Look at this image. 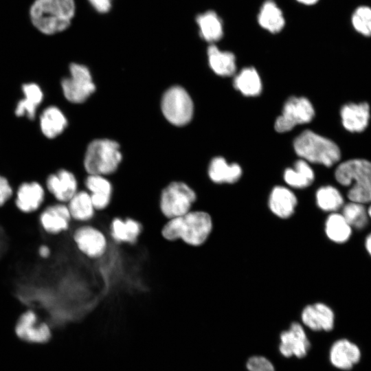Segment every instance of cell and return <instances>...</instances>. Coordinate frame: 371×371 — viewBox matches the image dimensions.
I'll return each instance as SVG.
<instances>
[{"label": "cell", "instance_id": "cell-1", "mask_svg": "<svg viewBox=\"0 0 371 371\" xmlns=\"http://www.w3.org/2000/svg\"><path fill=\"white\" fill-rule=\"evenodd\" d=\"M212 229L211 215L206 211L193 209L181 216L166 220L159 229V235L170 243L180 241L198 247L206 243Z\"/></svg>", "mask_w": 371, "mask_h": 371}, {"label": "cell", "instance_id": "cell-2", "mask_svg": "<svg viewBox=\"0 0 371 371\" xmlns=\"http://www.w3.org/2000/svg\"><path fill=\"white\" fill-rule=\"evenodd\" d=\"M75 12L74 0H35L30 18L40 32L52 35L67 29Z\"/></svg>", "mask_w": 371, "mask_h": 371}, {"label": "cell", "instance_id": "cell-3", "mask_svg": "<svg viewBox=\"0 0 371 371\" xmlns=\"http://www.w3.org/2000/svg\"><path fill=\"white\" fill-rule=\"evenodd\" d=\"M334 175L339 184L350 187L347 194L350 201L371 203V161L364 158L347 159L336 167Z\"/></svg>", "mask_w": 371, "mask_h": 371}, {"label": "cell", "instance_id": "cell-4", "mask_svg": "<svg viewBox=\"0 0 371 371\" xmlns=\"http://www.w3.org/2000/svg\"><path fill=\"white\" fill-rule=\"evenodd\" d=\"M293 148L301 159L328 168L341 157V149L335 142L311 130L304 131L295 137Z\"/></svg>", "mask_w": 371, "mask_h": 371}, {"label": "cell", "instance_id": "cell-5", "mask_svg": "<svg viewBox=\"0 0 371 371\" xmlns=\"http://www.w3.org/2000/svg\"><path fill=\"white\" fill-rule=\"evenodd\" d=\"M197 199V193L186 182L171 181L159 192L158 211L164 221L181 216L193 210Z\"/></svg>", "mask_w": 371, "mask_h": 371}, {"label": "cell", "instance_id": "cell-6", "mask_svg": "<svg viewBox=\"0 0 371 371\" xmlns=\"http://www.w3.org/2000/svg\"><path fill=\"white\" fill-rule=\"evenodd\" d=\"M119 144L109 139H98L87 146L83 166L87 175L105 177L115 173L122 161Z\"/></svg>", "mask_w": 371, "mask_h": 371}, {"label": "cell", "instance_id": "cell-7", "mask_svg": "<svg viewBox=\"0 0 371 371\" xmlns=\"http://www.w3.org/2000/svg\"><path fill=\"white\" fill-rule=\"evenodd\" d=\"M69 236L76 250L87 259L100 260L109 249L110 240L107 234L94 223H73Z\"/></svg>", "mask_w": 371, "mask_h": 371}, {"label": "cell", "instance_id": "cell-8", "mask_svg": "<svg viewBox=\"0 0 371 371\" xmlns=\"http://www.w3.org/2000/svg\"><path fill=\"white\" fill-rule=\"evenodd\" d=\"M161 106L166 119L175 126L186 125L192 118L193 102L186 89L180 86H173L166 91Z\"/></svg>", "mask_w": 371, "mask_h": 371}, {"label": "cell", "instance_id": "cell-9", "mask_svg": "<svg viewBox=\"0 0 371 371\" xmlns=\"http://www.w3.org/2000/svg\"><path fill=\"white\" fill-rule=\"evenodd\" d=\"M18 338L30 344H45L52 337L49 323L34 309L27 308L19 315L14 326Z\"/></svg>", "mask_w": 371, "mask_h": 371}, {"label": "cell", "instance_id": "cell-10", "mask_svg": "<svg viewBox=\"0 0 371 371\" xmlns=\"http://www.w3.org/2000/svg\"><path fill=\"white\" fill-rule=\"evenodd\" d=\"M70 76L61 81L65 98L72 103L84 102L95 90L89 69L85 65L71 63Z\"/></svg>", "mask_w": 371, "mask_h": 371}, {"label": "cell", "instance_id": "cell-11", "mask_svg": "<svg viewBox=\"0 0 371 371\" xmlns=\"http://www.w3.org/2000/svg\"><path fill=\"white\" fill-rule=\"evenodd\" d=\"M315 110L311 102L304 97H290L284 103L282 114L277 117L274 128L277 132L292 130L297 124L310 122Z\"/></svg>", "mask_w": 371, "mask_h": 371}, {"label": "cell", "instance_id": "cell-12", "mask_svg": "<svg viewBox=\"0 0 371 371\" xmlns=\"http://www.w3.org/2000/svg\"><path fill=\"white\" fill-rule=\"evenodd\" d=\"M144 225L132 216H113L104 229L109 240L116 245H136L143 236Z\"/></svg>", "mask_w": 371, "mask_h": 371}, {"label": "cell", "instance_id": "cell-13", "mask_svg": "<svg viewBox=\"0 0 371 371\" xmlns=\"http://www.w3.org/2000/svg\"><path fill=\"white\" fill-rule=\"evenodd\" d=\"M38 219L42 230L52 236L68 233L73 224L67 204L58 202L43 205L38 211Z\"/></svg>", "mask_w": 371, "mask_h": 371}, {"label": "cell", "instance_id": "cell-14", "mask_svg": "<svg viewBox=\"0 0 371 371\" xmlns=\"http://www.w3.org/2000/svg\"><path fill=\"white\" fill-rule=\"evenodd\" d=\"M44 187L56 202L63 203H67L80 188L76 175L66 168L48 175Z\"/></svg>", "mask_w": 371, "mask_h": 371}, {"label": "cell", "instance_id": "cell-15", "mask_svg": "<svg viewBox=\"0 0 371 371\" xmlns=\"http://www.w3.org/2000/svg\"><path fill=\"white\" fill-rule=\"evenodd\" d=\"M45 196V188L41 183L36 181H24L15 190L14 202L20 212L33 214L41 210Z\"/></svg>", "mask_w": 371, "mask_h": 371}, {"label": "cell", "instance_id": "cell-16", "mask_svg": "<svg viewBox=\"0 0 371 371\" xmlns=\"http://www.w3.org/2000/svg\"><path fill=\"white\" fill-rule=\"evenodd\" d=\"M84 189L90 194L93 206L98 213L108 210L113 203L115 189L107 177L100 175H87L83 181Z\"/></svg>", "mask_w": 371, "mask_h": 371}, {"label": "cell", "instance_id": "cell-17", "mask_svg": "<svg viewBox=\"0 0 371 371\" xmlns=\"http://www.w3.org/2000/svg\"><path fill=\"white\" fill-rule=\"evenodd\" d=\"M341 124L348 132L355 134L364 132L370 124L371 107L367 102H350L340 109Z\"/></svg>", "mask_w": 371, "mask_h": 371}, {"label": "cell", "instance_id": "cell-18", "mask_svg": "<svg viewBox=\"0 0 371 371\" xmlns=\"http://www.w3.org/2000/svg\"><path fill=\"white\" fill-rule=\"evenodd\" d=\"M310 343L302 326L297 322L291 324L288 330L280 335V351L281 354L290 357L293 355L304 357L309 348Z\"/></svg>", "mask_w": 371, "mask_h": 371}, {"label": "cell", "instance_id": "cell-19", "mask_svg": "<svg viewBox=\"0 0 371 371\" xmlns=\"http://www.w3.org/2000/svg\"><path fill=\"white\" fill-rule=\"evenodd\" d=\"M297 203L295 194L290 188L284 186H274L268 199L270 211L282 219H287L293 215Z\"/></svg>", "mask_w": 371, "mask_h": 371}, {"label": "cell", "instance_id": "cell-20", "mask_svg": "<svg viewBox=\"0 0 371 371\" xmlns=\"http://www.w3.org/2000/svg\"><path fill=\"white\" fill-rule=\"evenodd\" d=\"M302 322L313 330H332L335 315L333 310L324 303H315L305 306L302 312Z\"/></svg>", "mask_w": 371, "mask_h": 371}, {"label": "cell", "instance_id": "cell-21", "mask_svg": "<svg viewBox=\"0 0 371 371\" xmlns=\"http://www.w3.org/2000/svg\"><path fill=\"white\" fill-rule=\"evenodd\" d=\"M73 223H92L96 218V212L89 193L84 188H80L66 203Z\"/></svg>", "mask_w": 371, "mask_h": 371}, {"label": "cell", "instance_id": "cell-22", "mask_svg": "<svg viewBox=\"0 0 371 371\" xmlns=\"http://www.w3.org/2000/svg\"><path fill=\"white\" fill-rule=\"evenodd\" d=\"M361 352L357 345L342 339L333 344L330 351V360L336 368L349 370L360 359Z\"/></svg>", "mask_w": 371, "mask_h": 371}, {"label": "cell", "instance_id": "cell-23", "mask_svg": "<svg viewBox=\"0 0 371 371\" xmlns=\"http://www.w3.org/2000/svg\"><path fill=\"white\" fill-rule=\"evenodd\" d=\"M207 174L213 183L232 184L240 179L243 170L238 164H228L223 157H216L211 160Z\"/></svg>", "mask_w": 371, "mask_h": 371}, {"label": "cell", "instance_id": "cell-24", "mask_svg": "<svg viewBox=\"0 0 371 371\" xmlns=\"http://www.w3.org/2000/svg\"><path fill=\"white\" fill-rule=\"evenodd\" d=\"M283 179L289 188L304 189L314 181L315 173L309 163L300 159L295 162L293 168L285 169Z\"/></svg>", "mask_w": 371, "mask_h": 371}, {"label": "cell", "instance_id": "cell-25", "mask_svg": "<svg viewBox=\"0 0 371 371\" xmlns=\"http://www.w3.org/2000/svg\"><path fill=\"white\" fill-rule=\"evenodd\" d=\"M22 91L24 98L17 103L15 114L18 117L26 116L33 120L37 107L43 101V93L41 87L33 82L23 85Z\"/></svg>", "mask_w": 371, "mask_h": 371}, {"label": "cell", "instance_id": "cell-26", "mask_svg": "<svg viewBox=\"0 0 371 371\" xmlns=\"http://www.w3.org/2000/svg\"><path fill=\"white\" fill-rule=\"evenodd\" d=\"M67 125V120L65 115L57 106L47 107L40 116L41 130L47 138L53 139L60 135Z\"/></svg>", "mask_w": 371, "mask_h": 371}, {"label": "cell", "instance_id": "cell-27", "mask_svg": "<svg viewBox=\"0 0 371 371\" xmlns=\"http://www.w3.org/2000/svg\"><path fill=\"white\" fill-rule=\"evenodd\" d=\"M209 65L213 71L221 76H230L236 71L235 56L230 52H223L214 45L207 48Z\"/></svg>", "mask_w": 371, "mask_h": 371}, {"label": "cell", "instance_id": "cell-28", "mask_svg": "<svg viewBox=\"0 0 371 371\" xmlns=\"http://www.w3.org/2000/svg\"><path fill=\"white\" fill-rule=\"evenodd\" d=\"M196 21L199 27V34L205 41L216 42L223 37L222 21L215 12L209 10L199 14Z\"/></svg>", "mask_w": 371, "mask_h": 371}, {"label": "cell", "instance_id": "cell-29", "mask_svg": "<svg viewBox=\"0 0 371 371\" xmlns=\"http://www.w3.org/2000/svg\"><path fill=\"white\" fill-rule=\"evenodd\" d=\"M258 21L262 27L273 34L280 32L285 24L281 10L272 0H267L263 3L258 14Z\"/></svg>", "mask_w": 371, "mask_h": 371}, {"label": "cell", "instance_id": "cell-30", "mask_svg": "<svg viewBox=\"0 0 371 371\" xmlns=\"http://www.w3.org/2000/svg\"><path fill=\"white\" fill-rule=\"evenodd\" d=\"M234 87L245 96H256L262 91L260 76L254 67L243 69L235 76Z\"/></svg>", "mask_w": 371, "mask_h": 371}, {"label": "cell", "instance_id": "cell-31", "mask_svg": "<svg viewBox=\"0 0 371 371\" xmlns=\"http://www.w3.org/2000/svg\"><path fill=\"white\" fill-rule=\"evenodd\" d=\"M325 233L328 239L335 243H344L350 237L352 227L341 214L330 213L325 222Z\"/></svg>", "mask_w": 371, "mask_h": 371}, {"label": "cell", "instance_id": "cell-32", "mask_svg": "<svg viewBox=\"0 0 371 371\" xmlns=\"http://www.w3.org/2000/svg\"><path fill=\"white\" fill-rule=\"evenodd\" d=\"M344 201L341 193L330 185L323 186L315 192L317 206L324 212H336L343 207Z\"/></svg>", "mask_w": 371, "mask_h": 371}, {"label": "cell", "instance_id": "cell-33", "mask_svg": "<svg viewBox=\"0 0 371 371\" xmlns=\"http://www.w3.org/2000/svg\"><path fill=\"white\" fill-rule=\"evenodd\" d=\"M341 214L352 228L363 229L368 224V210L363 203L350 201L343 205Z\"/></svg>", "mask_w": 371, "mask_h": 371}, {"label": "cell", "instance_id": "cell-34", "mask_svg": "<svg viewBox=\"0 0 371 371\" xmlns=\"http://www.w3.org/2000/svg\"><path fill=\"white\" fill-rule=\"evenodd\" d=\"M352 23L357 32L366 36H371V8L361 6L356 9Z\"/></svg>", "mask_w": 371, "mask_h": 371}, {"label": "cell", "instance_id": "cell-35", "mask_svg": "<svg viewBox=\"0 0 371 371\" xmlns=\"http://www.w3.org/2000/svg\"><path fill=\"white\" fill-rule=\"evenodd\" d=\"M249 371H275L273 364L264 357L254 356L247 363Z\"/></svg>", "mask_w": 371, "mask_h": 371}, {"label": "cell", "instance_id": "cell-36", "mask_svg": "<svg viewBox=\"0 0 371 371\" xmlns=\"http://www.w3.org/2000/svg\"><path fill=\"white\" fill-rule=\"evenodd\" d=\"M14 195L13 190L9 180L0 174V207H3Z\"/></svg>", "mask_w": 371, "mask_h": 371}, {"label": "cell", "instance_id": "cell-37", "mask_svg": "<svg viewBox=\"0 0 371 371\" xmlns=\"http://www.w3.org/2000/svg\"><path fill=\"white\" fill-rule=\"evenodd\" d=\"M88 1L100 13H106L111 8L112 0H88Z\"/></svg>", "mask_w": 371, "mask_h": 371}, {"label": "cell", "instance_id": "cell-38", "mask_svg": "<svg viewBox=\"0 0 371 371\" xmlns=\"http://www.w3.org/2000/svg\"><path fill=\"white\" fill-rule=\"evenodd\" d=\"M365 245L367 251L371 256V233L366 237Z\"/></svg>", "mask_w": 371, "mask_h": 371}, {"label": "cell", "instance_id": "cell-39", "mask_svg": "<svg viewBox=\"0 0 371 371\" xmlns=\"http://www.w3.org/2000/svg\"><path fill=\"white\" fill-rule=\"evenodd\" d=\"M297 1L305 5H313L318 1V0H297Z\"/></svg>", "mask_w": 371, "mask_h": 371}, {"label": "cell", "instance_id": "cell-40", "mask_svg": "<svg viewBox=\"0 0 371 371\" xmlns=\"http://www.w3.org/2000/svg\"><path fill=\"white\" fill-rule=\"evenodd\" d=\"M368 214L369 218H371V205H370V206L369 207V208L368 210Z\"/></svg>", "mask_w": 371, "mask_h": 371}]
</instances>
